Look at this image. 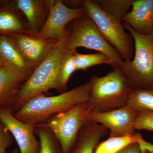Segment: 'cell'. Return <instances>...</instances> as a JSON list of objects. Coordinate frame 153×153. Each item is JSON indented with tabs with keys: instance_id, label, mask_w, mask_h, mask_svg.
<instances>
[{
	"instance_id": "obj_24",
	"label": "cell",
	"mask_w": 153,
	"mask_h": 153,
	"mask_svg": "<svg viewBox=\"0 0 153 153\" xmlns=\"http://www.w3.org/2000/svg\"><path fill=\"white\" fill-rule=\"evenodd\" d=\"M135 130H146L153 131V111L143 110L140 111L136 120L132 124Z\"/></svg>"
},
{
	"instance_id": "obj_19",
	"label": "cell",
	"mask_w": 153,
	"mask_h": 153,
	"mask_svg": "<svg viewBox=\"0 0 153 153\" xmlns=\"http://www.w3.org/2000/svg\"><path fill=\"white\" fill-rule=\"evenodd\" d=\"M126 105L138 112L143 110L153 111V89L134 88Z\"/></svg>"
},
{
	"instance_id": "obj_27",
	"label": "cell",
	"mask_w": 153,
	"mask_h": 153,
	"mask_svg": "<svg viewBox=\"0 0 153 153\" xmlns=\"http://www.w3.org/2000/svg\"><path fill=\"white\" fill-rule=\"evenodd\" d=\"M117 153H143V152L138 143H134L125 147Z\"/></svg>"
},
{
	"instance_id": "obj_22",
	"label": "cell",
	"mask_w": 153,
	"mask_h": 153,
	"mask_svg": "<svg viewBox=\"0 0 153 153\" xmlns=\"http://www.w3.org/2000/svg\"><path fill=\"white\" fill-rule=\"evenodd\" d=\"M100 7L114 17L119 21L122 22L123 17L128 12L134 0H97L95 1Z\"/></svg>"
},
{
	"instance_id": "obj_10",
	"label": "cell",
	"mask_w": 153,
	"mask_h": 153,
	"mask_svg": "<svg viewBox=\"0 0 153 153\" xmlns=\"http://www.w3.org/2000/svg\"><path fill=\"white\" fill-rule=\"evenodd\" d=\"M8 36L25 63L33 71L47 58L58 42L23 34Z\"/></svg>"
},
{
	"instance_id": "obj_20",
	"label": "cell",
	"mask_w": 153,
	"mask_h": 153,
	"mask_svg": "<svg viewBox=\"0 0 153 153\" xmlns=\"http://www.w3.org/2000/svg\"><path fill=\"white\" fill-rule=\"evenodd\" d=\"M137 134L134 135L108 138L100 143L94 153H117L128 145L137 142Z\"/></svg>"
},
{
	"instance_id": "obj_3",
	"label": "cell",
	"mask_w": 153,
	"mask_h": 153,
	"mask_svg": "<svg viewBox=\"0 0 153 153\" xmlns=\"http://www.w3.org/2000/svg\"><path fill=\"white\" fill-rule=\"evenodd\" d=\"M91 92L88 100L91 111L107 112L126 106L134 87L120 68L104 76L89 78Z\"/></svg>"
},
{
	"instance_id": "obj_21",
	"label": "cell",
	"mask_w": 153,
	"mask_h": 153,
	"mask_svg": "<svg viewBox=\"0 0 153 153\" xmlns=\"http://www.w3.org/2000/svg\"><path fill=\"white\" fill-rule=\"evenodd\" d=\"M74 56L76 71H85L92 66L102 64L112 66V62L110 59L100 52L95 54H82L75 52L74 53Z\"/></svg>"
},
{
	"instance_id": "obj_14",
	"label": "cell",
	"mask_w": 153,
	"mask_h": 153,
	"mask_svg": "<svg viewBox=\"0 0 153 153\" xmlns=\"http://www.w3.org/2000/svg\"><path fill=\"white\" fill-rule=\"evenodd\" d=\"M132 8L123 17L122 23L138 34L147 36L153 30V0H134Z\"/></svg>"
},
{
	"instance_id": "obj_17",
	"label": "cell",
	"mask_w": 153,
	"mask_h": 153,
	"mask_svg": "<svg viewBox=\"0 0 153 153\" xmlns=\"http://www.w3.org/2000/svg\"><path fill=\"white\" fill-rule=\"evenodd\" d=\"M0 33L31 36L27 21L19 13L8 10H0Z\"/></svg>"
},
{
	"instance_id": "obj_28",
	"label": "cell",
	"mask_w": 153,
	"mask_h": 153,
	"mask_svg": "<svg viewBox=\"0 0 153 153\" xmlns=\"http://www.w3.org/2000/svg\"><path fill=\"white\" fill-rule=\"evenodd\" d=\"M82 1H65L63 2L66 6L71 5V7H81Z\"/></svg>"
},
{
	"instance_id": "obj_29",
	"label": "cell",
	"mask_w": 153,
	"mask_h": 153,
	"mask_svg": "<svg viewBox=\"0 0 153 153\" xmlns=\"http://www.w3.org/2000/svg\"><path fill=\"white\" fill-rule=\"evenodd\" d=\"M10 153H19V150L17 149H14Z\"/></svg>"
},
{
	"instance_id": "obj_1",
	"label": "cell",
	"mask_w": 153,
	"mask_h": 153,
	"mask_svg": "<svg viewBox=\"0 0 153 153\" xmlns=\"http://www.w3.org/2000/svg\"><path fill=\"white\" fill-rule=\"evenodd\" d=\"M91 85L89 81L58 95L44 94L31 99L14 114L19 120L35 126L54 115L65 112L78 103L89 100Z\"/></svg>"
},
{
	"instance_id": "obj_15",
	"label": "cell",
	"mask_w": 153,
	"mask_h": 153,
	"mask_svg": "<svg viewBox=\"0 0 153 153\" xmlns=\"http://www.w3.org/2000/svg\"><path fill=\"white\" fill-rule=\"evenodd\" d=\"M108 134L106 127L90 121L80 129L76 142L69 153H94L102 138Z\"/></svg>"
},
{
	"instance_id": "obj_12",
	"label": "cell",
	"mask_w": 153,
	"mask_h": 153,
	"mask_svg": "<svg viewBox=\"0 0 153 153\" xmlns=\"http://www.w3.org/2000/svg\"><path fill=\"white\" fill-rule=\"evenodd\" d=\"M28 79L27 76L7 63L0 66V108L12 109L20 88Z\"/></svg>"
},
{
	"instance_id": "obj_2",
	"label": "cell",
	"mask_w": 153,
	"mask_h": 153,
	"mask_svg": "<svg viewBox=\"0 0 153 153\" xmlns=\"http://www.w3.org/2000/svg\"><path fill=\"white\" fill-rule=\"evenodd\" d=\"M68 35L69 29L67 27L64 37L57 42L47 58L22 85L13 106L15 112L31 99L44 94L50 89L56 90L60 66L66 55L71 52L66 49Z\"/></svg>"
},
{
	"instance_id": "obj_23",
	"label": "cell",
	"mask_w": 153,
	"mask_h": 153,
	"mask_svg": "<svg viewBox=\"0 0 153 153\" xmlns=\"http://www.w3.org/2000/svg\"><path fill=\"white\" fill-rule=\"evenodd\" d=\"M74 52H69L63 59L60 66L56 88V90L60 94L67 91V84L69 78L71 74L76 71Z\"/></svg>"
},
{
	"instance_id": "obj_18",
	"label": "cell",
	"mask_w": 153,
	"mask_h": 153,
	"mask_svg": "<svg viewBox=\"0 0 153 153\" xmlns=\"http://www.w3.org/2000/svg\"><path fill=\"white\" fill-rule=\"evenodd\" d=\"M35 133L39 138L40 153H63L60 143L44 123L35 126Z\"/></svg>"
},
{
	"instance_id": "obj_13",
	"label": "cell",
	"mask_w": 153,
	"mask_h": 153,
	"mask_svg": "<svg viewBox=\"0 0 153 153\" xmlns=\"http://www.w3.org/2000/svg\"><path fill=\"white\" fill-rule=\"evenodd\" d=\"M51 0H17L14 5L26 17L31 36L36 37L49 15Z\"/></svg>"
},
{
	"instance_id": "obj_6",
	"label": "cell",
	"mask_w": 153,
	"mask_h": 153,
	"mask_svg": "<svg viewBox=\"0 0 153 153\" xmlns=\"http://www.w3.org/2000/svg\"><path fill=\"white\" fill-rule=\"evenodd\" d=\"M81 7L123 60H132L134 52V39L130 33L125 31L122 22L104 11L95 1L83 0Z\"/></svg>"
},
{
	"instance_id": "obj_4",
	"label": "cell",
	"mask_w": 153,
	"mask_h": 153,
	"mask_svg": "<svg viewBox=\"0 0 153 153\" xmlns=\"http://www.w3.org/2000/svg\"><path fill=\"white\" fill-rule=\"evenodd\" d=\"M123 25L132 36L134 52L132 60H123L120 68L134 88L153 89V30L143 36L127 24Z\"/></svg>"
},
{
	"instance_id": "obj_25",
	"label": "cell",
	"mask_w": 153,
	"mask_h": 153,
	"mask_svg": "<svg viewBox=\"0 0 153 153\" xmlns=\"http://www.w3.org/2000/svg\"><path fill=\"white\" fill-rule=\"evenodd\" d=\"M11 134L0 120V153H6L10 146L12 139Z\"/></svg>"
},
{
	"instance_id": "obj_16",
	"label": "cell",
	"mask_w": 153,
	"mask_h": 153,
	"mask_svg": "<svg viewBox=\"0 0 153 153\" xmlns=\"http://www.w3.org/2000/svg\"><path fill=\"white\" fill-rule=\"evenodd\" d=\"M0 57L5 63L16 68L28 78L34 71L25 63L22 55L7 35L0 36Z\"/></svg>"
},
{
	"instance_id": "obj_7",
	"label": "cell",
	"mask_w": 153,
	"mask_h": 153,
	"mask_svg": "<svg viewBox=\"0 0 153 153\" xmlns=\"http://www.w3.org/2000/svg\"><path fill=\"white\" fill-rule=\"evenodd\" d=\"M88 101L78 103L65 112L54 115L42 123L55 135L63 153L70 152L80 129L91 121V110Z\"/></svg>"
},
{
	"instance_id": "obj_26",
	"label": "cell",
	"mask_w": 153,
	"mask_h": 153,
	"mask_svg": "<svg viewBox=\"0 0 153 153\" xmlns=\"http://www.w3.org/2000/svg\"><path fill=\"white\" fill-rule=\"evenodd\" d=\"M137 139L143 153H153V144L145 140L141 134L137 133Z\"/></svg>"
},
{
	"instance_id": "obj_9",
	"label": "cell",
	"mask_w": 153,
	"mask_h": 153,
	"mask_svg": "<svg viewBox=\"0 0 153 153\" xmlns=\"http://www.w3.org/2000/svg\"><path fill=\"white\" fill-rule=\"evenodd\" d=\"M139 112L126 105L107 112L91 111V121L106 127L109 131L108 138L134 135L136 132L132 124Z\"/></svg>"
},
{
	"instance_id": "obj_11",
	"label": "cell",
	"mask_w": 153,
	"mask_h": 153,
	"mask_svg": "<svg viewBox=\"0 0 153 153\" xmlns=\"http://www.w3.org/2000/svg\"><path fill=\"white\" fill-rule=\"evenodd\" d=\"M0 120L15 138L20 153H40V143L35 136V126L19 120L10 108H0Z\"/></svg>"
},
{
	"instance_id": "obj_8",
	"label": "cell",
	"mask_w": 153,
	"mask_h": 153,
	"mask_svg": "<svg viewBox=\"0 0 153 153\" xmlns=\"http://www.w3.org/2000/svg\"><path fill=\"white\" fill-rule=\"evenodd\" d=\"M85 14L83 8L68 7L63 1L51 0L48 18L36 37L45 40L60 41L66 34V25Z\"/></svg>"
},
{
	"instance_id": "obj_30",
	"label": "cell",
	"mask_w": 153,
	"mask_h": 153,
	"mask_svg": "<svg viewBox=\"0 0 153 153\" xmlns=\"http://www.w3.org/2000/svg\"><path fill=\"white\" fill-rule=\"evenodd\" d=\"M4 63V61H3L2 58H1V57H0V66L3 64Z\"/></svg>"
},
{
	"instance_id": "obj_5",
	"label": "cell",
	"mask_w": 153,
	"mask_h": 153,
	"mask_svg": "<svg viewBox=\"0 0 153 153\" xmlns=\"http://www.w3.org/2000/svg\"><path fill=\"white\" fill-rule=\"evenodd\" d=\"M69 29L66 49L69 52H76L79 47L103 53L112 62L113 69L120 68L123 60L117 50L108 42L95 23L85 14L74 20Z\"/></svg>"
}]
</instances>
